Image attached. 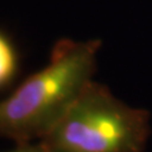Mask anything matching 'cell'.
Listing matches in <instances>:
<instances>
[{
    "instance_id": "2",
    "label": "cell",
    "mask_w": 152,
    "mask_h": 152,
    "mask_svg": "<svg viewBox=\"0 0 152 152\" xmlns=\"http://www.w3.org/2000/svg\"><path fill=\"white\" fill-rule=\"evenodd\" d=\"M151 120L148 109L129 105L92 80L37 142L46 152H145Z\"/></svg>"
},
{
    "instance_id": "1",
    "label": "cell",
    "mask_w": 152,
    "mask_h": 152,
    "mask_svg": "<svg viewBox=\"0 0 152 152\" xmlns=\"http://www.w3.org/2000/svg\"><path fill=\"white\" fill-rule=\"evenodd\" d=\"M102 48L98 38H61L49 63L0 100V137L18 143L42 139L94 80Z\"/></svg>"
},
{
    "instance_id": "4",
    "label": "cell",
    "mask_w": 152,
    "mask_h": 152,
    "mask_svg": "<svg viewBox=\"0 0 152 152\" xmlns=\"http://www.w3.org/2000/svg\"><path fill=\"white\" fill-rule=\"evenodd\" d=\"M4 152H46L44 150V148L38 143L37 141L35 142H26V143H18L16 147L11 150Z\"/></svg>"
},
{
    "instance_id": "3",
    "label": "cell",
    "mask_w": 152,
    "mask_h": 152,
    "mask_svg": "<svg viewBox=\"0 0 152 152\" xmlns=\"http://www.w3.org/2000/svg\"><path fill=\"white\" fill-rule=\"evenodd\" d=\"M18 70L17 52L10 39L0 32V89L10 83Z\"/></svg>"
}]
</instances>
